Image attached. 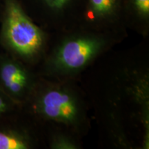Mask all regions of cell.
Returning <instances> with one entry per match:
<instances>
[{
  "mask_svg": "<svg viewBox=\"0 0 149 149\" xmlns=\"http://www.w3.org/2000/svg\"><path fill=\"white\" fill-rule=\"evenodd\" d=\"M19 105L15 103L2 91L0 90V119L14 111Z\"/></svg>",
  "mask_w": 149,
  "mask_h": 149,
  "instance_id": "8",
  "label": "cell"
},
{
  "mask_svg": "<svg viewBox=\"0 0 149 149\" xmlns=\"http://www.w3.org/2000/svg\"><path fill=\"white\" fill-rule=\"evenodd\" d=\"M50 145L53 149H77L79 148V145L72 137L63 133L53 135Z\"/></svg>",
  "mask_w": 149,
  "mask_h": 149,
  "instance_id": "7",
  "label": "cell"
},
{
  "mask_svg": "<svg viewBox=\"0 0 149 149\" xmlns=\"http://www.w3.org/2000/svg\"><path fill=\"white\" fill-rule=\"evenodd\" d=\"M49 8L55 10H60L68 3L69 0H44Z\"/></svg>",
  "mask_w": 149,
  "mask_h": 149,
  "instance_id": "10",
  "label": "cell"
},
{
  "mask_svg": "<svg viewBox=\"0 0 149 149\" xmlns=\"http://www.w3.org/2000/svg\"><path fill=\"white\" fill-rule=\"evenodd\" d=\"M1 42L11 55L23 62L34 60L44 49V33L26 14L17 0L5 1Z\"/></svg>",
  "mask_w": 149,
  "mask_h": 149,
  "instance_id": "1",
  "label": "cell"
},
{
  "mask_svg": "<svg viewBox=\"0 0 149 149\" xmlns=\"http://www.w3.org/2000/svg\"><path fill=\"white\" fill-rule=\"evenodd\" d=\"M101 36L80 34L61 42L48 61V69L57 75H69L86 68L107 47Z\"/></svg>",
  "mask_w": 149,
  "mask_h": 149,
  "instance_id": "3",
  "label": "cell"
},
{
  "mask_svg": "<svg viewBox=\"0 0 149 149\" xmlns=\"http://www.w3.org/2000/svg\"><path fill=\"white\" fill-rule=\"evenodd\" d=\"M33 111L44 120L63 124L74 129L85 124V109L79 96L64 84H48L35 88ZM30 98V100H31Z\"/></svg>",
  "mask_w": 149,
  "mask_h": 149,
  "instance_id": "2",
  "label": "cell"
},
{
  "mask_svg": "<svg viewBox=\"0 0 149 149\" xmlns=\"http://www.w3.org/2000/svg\"><path fill=\"white\" fill-rule=\"evenodd\" d=\"M37 86L24 62L11 55H0V90L17 105L25 104Z\"/></svg>",
  "mask_w": 149,
  "mask_h": 149,
  "instance_id": "4",
  "label": "cell"
},
{
  "mask_svg": "<svg viewBox=\"0 0 149 149\" xmlns=\"http://www.w3.org/2000/svg\"><path fill=\"white\" fill-rule=\"evenodd\" d=\"M132 6L136 15L141 19L146 20L149 17V0H131Z\"/></svg>",
  "mask_w": 149,
  "mask_h": 149,
  "instance_id": "9",
  "label": "cell"
},
{
  "mask_svg": "<svg viewBox=\"0 0 149 149\" xmlns=\"http://www.w3.org/2000/svg\"><path fill=\"white\" fill-rule=\"evenodd\" d=\"M120 0H89L88 16L91 19L102 21L116 13Z\"/></svg>",
  "mask_w": 149,
  "mask_h": 149,
  "instance_id": "6",
  "label": "cell"
},
{
  "mask_svg": "<svg viewBox=\"0 0 149 149\" xmlns=\"http://www.w3.org/2000/svg\"><path fill=\"white\" fill-rule=\"evenodd\" d=\"M33 146L32 139L24 130L0 127V149H29Z\"/></svg>",
  "mask_w": 149,
  "mask_h": 149,
  "instance_id": "5",
  "label": "cell"
}]
</instances>
